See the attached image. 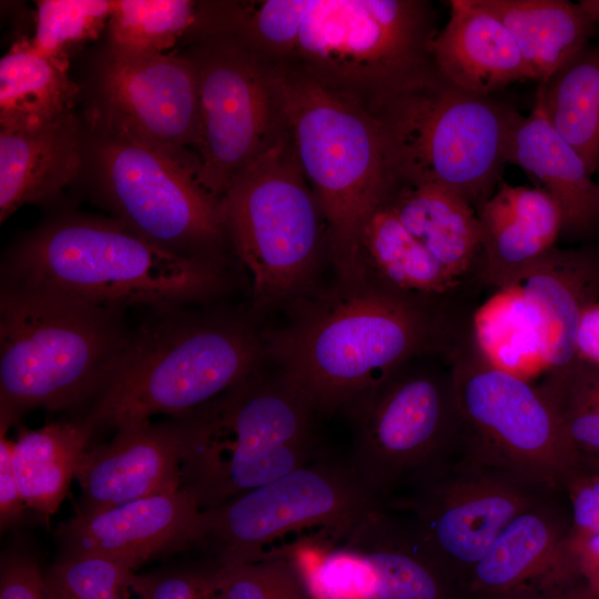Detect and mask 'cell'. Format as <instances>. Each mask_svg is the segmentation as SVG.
Masks as SVG:
<instances>
[{"label":"cell","mask_w":599,"mask_h":599,"mask_svg":"<svg viewBox=\"0 0 599 599\" xmlns=\"http://www.w3.org/2000/svg\"><path fill=\"white\" fill-rule=\"evenodd\" d=\"M300 165L326 224L343 284L364 281L359 233L390 186L377 120L362 102L271 64Z\"/></svg>","instance_id":"6"},{"label":"cell","mask_w":599,"mask_h":599,"mask_svg":"<svg viewBox=\"0 0 599 599\" xmlns=\"http://www.w3.org/2000/svg\"><path fill=\"white\" fill-rule=\"evenodd\" d=\"M565 489L571 508L568 537L599 532V465L582 458Z\"/></svg>","instance_id":"39"},{"label":"cell","mask_w":599,"mask_h":599,"mask_svg":"<svg viewBox=\"0 0 599 599\" xmlns=\"http://www.w3.org/2000/svg\"><path fill=\"white\" fill-rule=\"evenodd\" d=\"M383 202L454 278L481 252L477 212L451 190L428 183H392Z\"/></svg>","instance_id":"26"},{"label":"cell","mask_w":599,"mask_h":599,"mask_svg":"<svg viewBox=\"0 0 599 599\" xmlns=\"http://www.w3.org/2000/svg\"><path fill=\"white\" fill-rule=\"evenodd\" d=\"M404 366L346 410L355 427L347 465L377 499L418 484L460 453L453 373Z\"/></svg>","instance_id":"12"},{"label":"cell","mask_w":599,"mask_h":599,"mask_svg":"<svg viewBox=\"0 0 599 599\" xmlns=\"http://www.w3.org/2000/svg\"><path fill=\"white\" fill-rule=\"evenodd\" d=\"M539 87L550 123L593 175L599 167V48L586 47Z\"/></svg>","instance_id":"31"},{"label":"cell","mask_w":599,"mask_h":599,"mask_svg":"<svg viewBox=\"0 0 599 599\" xmlns=\"http://www.w3.org/2000/svg\"><path fill=\"white\" fill-rule=\"evenodd\" d=\"M100 104L94 113L152 143L197 172L196 68L190 55L109 48L99 68Z\"/></svg>","instance_id":"17"},{"label":"cell","mask_w":599,"mask_h":599,"mask_svg":"<svg viewBox=\"0 0 599 599\" xmlns=\"http://www.w3.org/2000/svg\"><path fill=\"white\" fill-rule=\"evenodd\" d=\"M587 459L595 463L596 465H599V455L587 457Z\"/></svg>","instance_id":"46"},{"label":"cell","mask_w":599,"mask_h":599,"mask_svg":"<svg viewBox=\"0 0 599 599\" xmlns=\"http://www.w3.org/2000/svg\"><path fill=\"white\" fill-rule=\"evenodd\" d=\"M202 509L184 490L155 495L61 522L62 554H94L135 570L151 558L195 545Z\"/></svg>","instance_id":"18"},{"label":"cell","mask_w":599,"mask_h":599,"mask_svg":"<svg viewBox=\"0 0 599 599\" xmlns=\"http://www.w3.org/2000/svg\"><path fill=\"white\" fill-rule=\"evenodd\" d=\"M581 457L599 455V367L576 361L540 387Z\"/></svg>","instance_id":"34"},{"label":"cell","mask_w":599,"mask_h":599,"mask_svg":"<svg viewBox=\"0 0 599 599\" xmlns=\"http://www.w3.org/2000/svg\"><path fill=\"white\" fill-rule=\"evenodd\" d=\"M87 165V135L69 111L33 130L0 129V221L54 200Z\"/></svg>","instance_id":"22"},{"label":"cell","mask_w":599,"mask_h":599,"mask_svg":"<svg viewBox=\"0 0 599 599\" xmlns=\"http://www.w3.org/2000/svg\"><path fill=\"white\" fill-rule=\"evenodd\" d=\"M549 495L459 454L420 480L405 504L415 536L443 571L469 577L508 522Z\"/></svg>","instance_id":"16"},{"label":"cell","mask_w":599,"mask_h":599,"mask_svg":"<svg viewBox=\"0 0 599 599\" xmlns=\"http://www.w3.org/2000/svg\"><path fill=\"white\" fill-rule=\"evenodd\" d=\"M428 336L417 305L365 280L308 307L265 346L316 414L347 410L424 352Z\"/></svg>","instance_id":"3"},{"label":"cell","mask_w":599,"mask_h":599,"mask_svg":"<svg viewBox=\"0 0 599 599\" xmlns=\"http://www.w3.org/2000/svg\"><path fill=\"white\" fill-rule=\"evenodd\" d=\"M125 312L1 285L0 430L27 410L91 405L130 332Z\"/></svg>","instance_id":"4"},{"label":"cell","mask_w":599,"mask_h":599,"mask_svg":"<svg viewBox=\"0 0 599 599\" xmlns=\"http://www.w3.org/2000/svg\"><path fill=\"white\" fill-rule=\"evenodd\" d=\"M199 305L149 311L130 329L105 384L84 410L97 429L158 414L182 417L261 369L266 346L252 322Z\"/></svg>","instance_id":"2"},{"label":"cell","mask_w":599,"mask_h":599,"mask_svg":"<svg viewBox=\"0 0 599 599\" xmlns=\"http://www.w3.org/2000/svg\"><path fill=\"white\" fill-rule=\"evenodd\" d=\"M507 27L531 71L545 83L587 47L595 22L566 0H480Z\"/></svg>","instance_id":"28"},{"label":"cell","mask_w":599,"mask_h":599,"mask_svg":"<svg viewBox=\"0 0 599 599\" xmlns=\"http://www.w3.org/2000/svg\"><path fill=\"white\" fill-rule=\"evenodd\" d=\"M223 264L163 250L114 217L64 215L16 242L1 285L126 312L204 304L226 290Z\"/></svg>","instance_id":"1"},{"label":"cell","mask_w":599,"mask_h":599,"mask_svg":"<svg viewBox=\"0 0 599 599\" xmlns=\"http://www.w3.org/2000/svg\"><path fill=\"white\" fill-rule=\"evenodd\" d=\"M187 0H118L109 19L110 45L144 53H165L201 19Z\"/></svg>","instance_id":"33"},{"label":"cell","mask_w":599,"mask_h":599,"mask_svg":"<svg viewBox=\"0 0 599 599\" xmlns=\"http://www.w3.org/2000/svg\"><path fill=\"white\" fill-rule=\"evenodd\" d=\"M135 591L138 599H219L213 565L138 575Z\"/></svg>","instance_id":"38"},{"label":"cell","mask_w":599,"mask_h":599,"mask_svg":"<svg viewBox=\"0 0 599 599\" xmlns=\"http://www.w3.org/2000/svg\"><path fill=\"white\" fill-rule=\"evenodd\" d=\"M0 432V522L1 529L20 522L27 508L13 471V440Z\"/></svg>","instance_id":"41"},{"label":"cell","mask_w":599,"mask_h":599,"mask_svg":"<svg viewBox=\"0 0 599 599\" xmlns=\"http://www.w3.org/2000/svg\"><path fill=\"white\" fill-rule=\"evenodd\" d=\"M196 68V180L220 202L233 180L286 131L271 63L232 34L204 35Z\"/></svg>","instance_id":"14"},{"label":"cell","mask_w":599,"mask_h":599,"mask_svg":"<svg viewBox=\"0 0 599 599\" xmlns=\"http://www.w3.org/2000/svg\"><path fill=\"white\" fill-rule=\"evenodd\" d=\"M379 508L348 465L309 461L202 510L194 547L209 550L214 566L285 556L300 545L343 536Z\"/></svg>","instance_id":"11"},{"label":"cell","mask_w":599,"mask_h":599,"mask_svg":"<svg viewBox=\"0 0 599 599\" xmlns=\"http://www.w3.org/2000/svg\"><path fill=\"white\" fill-rule=\"evenodd\" d=\"M138 575L94 554H60L44 578L53 599H138Z\"/></svg>","instance_id":"36"},{"label":"cell","mask_w":599,"mask_h":599,"mask_svg":"<svg viewBox=\"0 0 599 599\" xmlns=\"http://www.w3.org/2000/svg\"><path fill=\"white\" fill-rule=\"evenodd\" d=\"M106 444L87 450L75 473L78 512H93L180 489L181 439L176 422L151 419L115 429Z\"/></svg>","instance_id":"19"},{"label":"cell","mask_w":599,"mask_h":599,"mask_svg":"<svg viewBox=\"0 0 599 599\" xmlns=\"http://www.w3.org/2000/svg\"><path fill=\"white\" fill-rule=\"evenodd\" d=\"M578 575L585 585L599 597V535L589 538L575 558Z\"/></svg>","instance_id":"43"},{"label":"cell","mask_w":599,"mask_h":599,"mask_svg":"<svg viewBox=\"0 0 599 599\" xmlns=\"http://www.w3.org/2000/svg\"><path fill=\"white\" fill-rule=\"evenodd\" d=\"M95 430L84 414L38 429L20 428L12 465L28 508L45 520L55 514Z\"/></svg>","instance_id":"27"},{"label":"cell","mask_w":599,"mask_h":599,"mask_svg":"<svg viewBox=\"0 0 599 599\" xmlns=\"http://www.w3.org/2000/svg\"><path fill=\"white\" fill-rule=\"evenodd\" d=\"M508 163L537 179L558 203L562 231L587 234L599 226V184L578 152L555 130L538 87L531 112L516 125Z\"/></svg>","instance_id":"25"},{"label":"cell","mask_w":599,"mask_h":599,"mask_svg":"<svg viewBox=\"0 0 599 599\" xmlns=\"http://www.w3.org/2000/svg\"><path fill=\"white\" fill-rule=\"evenodd\" d=\"M315 415L281 374L258 369L173 418L181 439L180 489L206 510L304 466Z\"/></svg>","instance_id":"5"},{"label":"cell","mask_w":599,"mask_h":599,"mask_svg":"<svg viewBox=\"0 0 599 599\" xmlns=\"http://www.w3.org/2000/svg\"><path fill=\"white\" fill-rule=\"evenodd\" d=\"M576 361L599 367V300L581 313L575 337Z\"/></svg>","instance_id":"42"},{"label":"cell","mask_w":599,"mask_h":599,"mask_svg":"<svg viewBox=\"0 0 599 599\" xmlns=\"http://www.w3.org/2000/svg\"><path fill=\"white\" fill-rule=\"evenodd\" d=\"M549 496L518 514L500 531L468 577L474 592L505 597L531 582L556 586L578 575L568 550L569 525Z\"/></svg>","instance_id":"20"},{"label":"cell","mask_w":599,"mask_h":599,"mask_svg":"<svg viewBox=\"0 0 599 599\" xmlns=\"http://www.w3.org/2000/svg\"><path fill=\"white\" fill-rule=\"evenodd\" d=\"M485 271L499 288L518 284L554 248L562 213L542 187L500 182L477 211Z\"/></svg>","instance_id":"23"},{"label":"cell","mask_w":599,"mask_h":599,"mask_svg":"<svg viewBox=\"0 0 599 599\" xmlns=\"http://www.w3.org/2000/svg\"><path fill=\"white\" fill-rule=\"evenodd\" d=\"M113 1H37L35 31L30 39L41 54L68 63L69 54L97 39L109 23Z\"/></svg>","instance_id":"35"},{"label":"cell","mask_w":599,"mask_h":599,"mask_svg":"<svg viewBox=\"0 0 599 599\" xmlns=\"http://www.w3.org/2000/svg\"><path fill=\"white\" fill-rule=\"evenodd\" d=\"M519 285L536 322L542 369L569 367L580 315L599 300V253L552 248Z\"/></svg>","instance_id":"24"},{"label":"cell","mask_w":599,"mask_h":599,"mask_svg":"<svg viewBox=\"0 0 599 599\" xmlns=\"http://www.w3.org/2000/svg\"><path fill=\"white\" fill-rule=\"evenodd\" d=\"M91 128L87 164L112 217L171 253L223 264L220 202L195 169L94 112Z\"/></svg>","instance_id":"10"},{"label":"cell","mask_w":599,"mask_h":599,"mask_svg":"<svg viewBox=\"0 0 599 599\" xmlns=\"http://www.w3.org/2000/svg\"><path fill=\"white\" fill-rule=\"evenodd\" d=\"M214 568L219 599H311L287 556Z\"/></svg>","instance_id":"37"},{"label":"cell","mask_w":599,"mask_h":599,"mask_svg":"<svg viewBox=\"0 0 599 599\" xmlns=\"http://www.w3.org/2000/svg\"><path fill=\"white\" fill-rule=\"evenodd\" d=\"M545 599H599V597L583 585L581 587L555 592Z\"/></svg>","instance_id":"44"},{"label":"cell","mask_w":599,"mask_h":599,"mask_svg":"<svg viewBox=\"0 0 599 599\" xmlns=\"http://www.w3.org/2000/svg\"><path fill=\"white\" fill-rule=\"evenodd\" d=\"M449 7L448 20L430 47L444 80L478 95L535 80L507 27L480 0H451Z\"/></svg>","instance_id":"21"},{"label":"cell","mask_w":599,"mask_h":599,"mask_svg":"<svg viewBox=\"0 0 599 599\" xmlns=\"http://www.w3.org/2000/svg\"><path fill=\"white\" fill-rule=\"evenodd\" d=\"M461 419L460 455L551 494L582 457L540 387L480 359L451 370Z\"/></svg>","instance_id":"13"},{"label":"cell","mask_w":599,"mask_h":599,"mask_svg":"<svg viewBox=\"0 0 599 599\" xmlns=\"http://www.w3.org/2000/svg\"><path fill=\"white\" fill-rule=\"evenodd\" d=\"M432 3L423 0H305L294 38L271 64L365 106L437 73Z\"/></svg>","instance_id":"8"},{"label":"cell","mask_w":599,"mask_h":599,"mask_svg":"<svg viewBox=\"0 0 599 599\" xmlns=\"http://www.w3.org/2000/svg\"><path fill=\"white\" fill-rule=\"evenodd\" d=\"M359 262L364 280L373 272L379 285L399 293H444L457 281L383 201L363 223Z\"/></svg>","instance_id":"30"},{"label":"cell","mask_w":599,"mask_h":599,"mask_svg":"<svg viewBox=\"0 0 599 599\" xmlns=\"http://www.w3.org/2000/svg\"><path fill=\"white\" fill-rule=\"evenodd\" d=\"M227 243L251 281L253 308L297 296L319 260L324 221L288 130L220 199Z\"/></svg>","instance_id":"9"},{"label":"cell","mask_w":599,"mask_h":599,"mask_svg":"<svg viewBox=\"0 0 599 599\" xmlns=\"http://www.w3.org/2000/svg\"><path fill=\"white\" fill-rule=\"evenodd\" d=\"M480 357L490 366L529 380L542 368L536 322L520 285L499 288L475 316Z\"/></svg>","instance_id":"32"},{"label":"cell","mask_w":599,"mask_h":599,"mask_svg":"<svg viewBox=\"0 0 599 599\" xmlns=\"http://www.w3.org/2000/svg\"><path fill=\"white\" fill-rule=\"evenodd\" d=\"M0 599H53L44 573L29 552L10 549L2 554Z\"/></svg>","instance_id":"40"},{"label":"cell","mask_w":599,"mask_h":599,"mask_svg":"<svg viewBox=\"0 0 599 599\" xmlns=\"http://www.w3.org/2000/svg\"><path fill=\"white\" fill-rule=\"evenodd\" d=\"M285 556L311 599H450L449 577L410 525L380 508L343 536L297 546Z\"/></svg>","instance_id":"15"},{"label":"cell","mask_w":599,"mask_h":599,"mask_svg":"<svg viewBox=\"0 0 599 599\" xmlns=\"http://www.w3.org/2000/svg\"><path fill=\"white\" fill-rule=\"evenodd\" d=\"M579 4L595 22H599V0H581Z\"/></svg>","instance_id":"45"},{"label":"cell","mask_w":599,"mask_h":599,"mask_svg":"<svg viewBox=\"0 0 599 599\" xmlns=\"http://www.w3.org/2000/svg\"><path fill=\"white\" fill-rule=\"evenodd\" d=\"M68 67L16 42L0 60V129L33 130L71 111L78 88Z\"/></svg>","instance_id":"29"},{"label":"cell","mask_w":599,"mask_h":599,"mask_svg":"<svg viewBox=\"0 0 599 599\" xmlns=\"http://www.w3.org/2000/svg\"><path fill=\"white\" fill-rule=\"evenodd\" d=\"M367 109L380 128L390 184H437L476 212L498 186L522 118L494 95L460 90L438 72Z\"/></svg>","instance_id":"7"}]
</instances>
